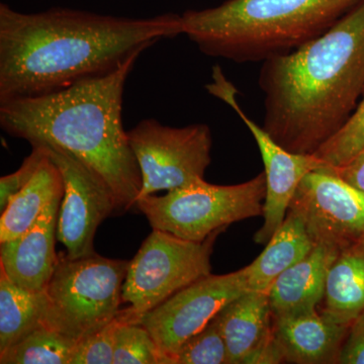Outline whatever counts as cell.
<instances>
[{
  "instance_id": "cell-22",
  "label": "cell",
  "mask_w": 364,
  "mask_h": 364,
  "mask_svg": "<svg viewBox=\"0 0 364 364\" xmlns=\"http://www.w3.org/2000/svg\"><path fill=\"white\" fill-rule=\"evenodd\" d=\"M136 318L134 313L117 329L114 364H168L152 335Z\"/></svg>"
},
{
  "instance_id": "cell-4",
  "label": "cell",
  "mask_w": 364,
  "mask_h": 364,
  "mask_svg": "<svg viewBox=\"0 0 364 364\" xmlns=\"http://www.w3.org/2000/svg\"><path fill=\"white\" fill-rule=\"evenodd\" d=\"M360 1L226 0L182 14V30L208 56L263 62L324 35Z\"/></svg>"
},
{
  "instance_id": "cell-6",
  "label": "cell",
  "mask_w": 364,
  "mask_h": 364,
  "mask_svg": "<svg viewBox=\"0 0 364 364\" xmlns=\"http://www.w3.org/2000/svg\"><path fill=\"white\" fill-rule=\"evenodd\" d=\"M129 262L97 253L79 259L59 257L45 289V325L78 342L109 324L121 312Z\"/></svg>"
},
{
  "instance_id": "cell-2",
  "label": "cell",
  "mask_w": 364,
  "mask_h": 364,
  "mask_svg": "<svg viewBox=\"0 0 364 364\" xmlns=\"http://www.w3.org/2000/svg\"><path fill=\"white\" fill-rule=\"evenodd\" d=\"M262 128L282 148L314 155L364 93V0L317 39L262 62Z\"/></svg>"
},
{
  "instance_id": "cell-3",
  "label": "cell",
  "mask_w": 364,
  "mask_h": 364,
  "mask_svg": "<svg viewBox=\"0 0 364 364\" xmlns=\"http://www.w3.org/2000/svg\"><path fill=\"white\" fill-rule=\"evenodd\" d=\"M141 54L63 90L0 102L2 130L32 146L65 150L85 163L112 189L117 214L136 207L142 189L122 117L124 85Z\"/></svg>"
},
{
  "instance_id": "cell-13",
  "label": "cell",
  "mask_w": 364,
  "mask_h": 364,
  "mask_svg": "<svg viewBox=\"0 0 364 364\" xmlns=\"http://www.w3.org/2000/svg\"><path fill=\"white\" fill-rule=\"evenodd\" d=\"M229 364L282 363L268 293L247 291L218 314Z\"/></svg>"
},
{
  "instance_id": "cell-25",
  "label": "cell",
  "mask_w": 364,
  "mask_h": 364,
  "mask_svg": "<svg viewBox=\"0 0 364 364\" xmlns=\"http://www.w3.org/2000/svg\"><path fill=\"white\" fill-rule=\"evenodd\" d=\"M133 314L128 306L126 310L121 311L109 324L79 340L70 364H114L117 329Z\"/></svg>"
},
{
  "instance_id": "cell-21",
  "label": "cell",
  "mask_w": 364,
  "mask_h": 364,
  "mask_svg": "<svg viewBox=\"0 0 364 364\" xmlns=\"http://www.w3.org/2000/svg\"><path fill=\"white\" fill-rule=\"evenodd\" d=\"M76 340L43 324L0 352L1 364H70Z\"/></svg>"
},
{
  "instance_id": "cell-10",
  "label": "cell",
  "mask_w": 364,
  "mask_h": 364,
  "mask_svg": "<svg viewBox=\"0 0 364 364\" xmlns=\"http://www.w3.org/2000/svg\"><path fill=\"white\" fill-rule=\"evenodd\" d=\"M249 291L246 267L222 275H207L184 287L150 312L138 316L168 359L181 345L203 329L225 306Z\"/></svg>"
},
{
  "instance_id": "cell-23",
  "label": "cell",
  "mask_w": 364,
  "mask_h": 364,
  "mask_svg": "<svg viewBox=\"0 0 364 364\" xmlns=\"http://www.w3.org/2000/svg\"><path fill=\"white\" fill-rule=\"evenodd\" d=\"M364 151V93L347 123L315 153L328 167L343 166Z\"/></svg>"
},
{
  "instance_id": "cell-15",
  "label": "cell",
  "mask_w": 364,
  "mask_h": 364,
  "mask_svg": "<svg viewBox=\"0 0 364 364\" xmlns=\"http://www.w3.org/2000/svg\"><path fill=\"white\" fill-rule=\"evenodd\" d=\"M349 328L318 308L273 317V338L282 363H338Z\"/></svg>"
},
{
  "instance_id": "cell-19",
  "label": "cell",
  "mask_w": 364,
  "mask_h": 364,
  "mask_svg": "<svg viewBox=\"0 0 364 364\" xmlns=\"http://www.w3.org/2000/svg\"><path fill=\"white\" fill-rule=\"evenodd\" d=\"M322 308L328 318L351 325L364 311V252L356 247L339 254L328 272Z\"/></svg>"
},
{
  "instance_id": "cell-20",
  "label": "cell",
  "mask_w": 364,
  "mask_h": 364,
  "mask_svg": "<svg viewBox=\"0 0 364 364\" xmlns=\"http://www.w3.org/2000/svg\"><path fill=\"white\" fill-rule=\"evenodd\" d=\"M45 291H31L16 286L0 269V352L45 324Z\"/></svg>"
},
{
  "instance_id": "cell-27",
  "label": "cell",
  "mask_w": 364,
  "mask_h": 364,
  "mask_svg": "<svg viewBox=\"0 0 364 364\" xmlns=\"http://www.w3.org/2000/svg\"><path fill=\"white\" fill-rule=\"evenodd\" d=\"M338 363L364 364V311L359 314L349 328L340 352Z\"/></svg>"
},
{
  "instance_id": "cell-16",
  "label": "cell",
  "mask_w": 364,
  "mask_h": 364,
  "mask_svg": "<svg viewBox=\"0 0 364 364\" xmlns=\"http://www.w3.org/2000/svg\"><path fill=\"white\" fill-rule=\"evenodd\" d=\"M339 252L315 246L308 256L282 273L268 291L273 317L318 308L328 272Z\"/></svg>"
},
{
  "instance_id": "cell-29",
  "label": "cell",
  "mask_w": 364,
  "mask_h": 364,
  "mask_svg": "<svg viewBox=\"0 0 364 364\" xmlns=\"http://www.w3.org/2000/svg\"><path fill=\"white\" fill-rule=\"evenodd\" d=\"M354 247H356L359 249V250L363 251V252H364V237L363 239H361L360 241L358 242V245L354 246Z\"/></svg>"
},
{
  "instance_id": "cell-24",
  "label": "cell",
  "mask_w": 364,
  "mask_h": 364,
  "mask_svg": "<svg viewBox=\"0 0 364 364\" xmlns=\"http://www.w3.org/2000/svg\"><path fill=\"white\" fill-rule=\"evenodd\" d=\"M173 364H229L226 341L218 315L181 345L174 355Z\"/></svg>"
},
{
  "instance_id": "cell-18",
  "label": "cell",
  "mask_w": 364,
  "mask_h": 364,
  "mask_svg": "<svg viewBox=\"0 0 364 364\" xmlns=\"http://www.w3.org/2000/svg\"><path fill=\"white\" fill-rule=\"evenodd\" d=\"M63 193V176L48 154L33 178L1 213L0 243L13 240L28 231L47 205Z\"/></svg>"
},
{
  "instance_id": "cell-17",
  "label": "cell",
  "mask_w": 364,
  "mask_h": 364,
  "mask_svg": "<svg viewBox=\"0 0 364 364\" xmlns=\"http://www.w3.org/2000/svg\"><path fill=\"white\" fill-rule=\"evenodd\" d=\"M315 248L298 218L287 213L286 220L264 250L246 267L249 291L268 293L273 282L282 273L304 259Z\"/></svg>"
},
{
  "instance_id": "cell-14",
  "label": "cell",
  "mask_w": 364,
  "mask_h": 364,
  "mask_svg": "<svg viewBox=\"0 0 364 364\" xmlns=\"http://www.w3.org/2000/svg\"><path fill=\"white\" fill-rule=\"evenodd\" d=\"M63 195L47 205L28 231L0 243V269L16 286L37 293L51 280L59 260L55 242Z\"/></svg>"
},
{
  "instance_id": "cell-26",
  "label": "cell",
  "mask_w": 364,
  "mask_h": 364,
  "mask_svg": "<svg viewBox=\"0 0 364 364\" xmlns=\"http://www.w3.org/2000/svg\"><path fill=\"white\" fill-rule=\"evenodd\" d=\"M48 154L45 146H33L32 153L23 160L20 168L0 178V212L4 213L14 196L30 182Z\"/></svg>"
},
{
  "instance_id": "cell-8",
  "label": "cell",
  "mask_w": 364,
  "mask_h": 364,
  "mask_svg": "<svg viewBox=\"0 0 364 364\" xmlns=\"http://www.w3.org/2000/svg\"><path fill=\"white\" fill-rule=\"evenodd\" d=\"M128 136L142 176L138 200L205 179L213 144L208 124L173 128L148 119L128 131Z\"/></svg>"
},
{
  "instance_id": "cell-11",
  "label": "cell",
  "mask_w": 364,
  "mask_h": 364,
  "mask_svg": "<svg viewBox=\"0 0 364 364\" xmlns=\"http://www.w3.org/2000/svg\"><path fill=\"white\" fill-rule=\"evenodd\" d=\"M43 146L63 176L57 240L66 248L69 259L93 255L97 253L95 237L98 226L114 213L117 214L116 196L95 172L70 153Z\"/></svg>"
},
{
  "instance_id": "cell-12",
  "label": "cell",
  "mask_w": 364,
  "mask_h": 364,
  "mask_svg": "<svg viewBox=\"0 0 364 364\" xmlns=\"http://www.w3.org/2000/svg\"><path fill=\"white\" fill-rule=\"evenodd\" d=\"M214 80V85L208 87L210 92L233 107L259 148L267 177V196L263 203V225L254 236V241L267 245L286 220L294 193L304 177L314 170L328 166L315 155L296 154L282 148L262 126L244 112L237 102V90L221 72H215Z\"/></svg>"
},
{
  "instance_id": "cell-1",
  "label": "cell",
  "mask_w": 364,
  "mask_h": 364,
  "mask_svg": "<svg viewBox=\"0 0 364 364\" xmlns=\"http://www.w3.org/2000/svg\"><path fill=\"white\" fill-rule=\"evenodd\" d=\"M183 35L181 16H104L54 7L37 14L0 4V102L63 90L104 75L160 40Z\"/></svg>"
},
{
  "instance_id": "cell-7",
  "label": "cell",
  "mask_w": 364,
  "mask_h": 364,
  "mask_svg": "<svg viewBox=\"0 0 364 364\" xmlns=\"http://www.w3.org/2000/svg\"><path fill=\"white\" fill-rule=\"evenodd\" d=\"M217 231L203 242L179 238L153 229L129 262L123 284V304L136 315L150 312L184 287L210 274V256Z\"/></svg>"
},
{
  "instance_id": "cell-5",
  "label": "cell",
  "mask_w": 364,
  "mask_h": 364,
  "mask_svg": "<svg viewBox=\"0 0 364 364\" xmlns=\"http://www.w3.org/2000/svg\"><path fill=\"white\" fill-rule=\"evenodd\" d=\"M267 196L264 171L250 181L233 186L210 184L198 179L162 196L136 200L152 229L186 240L203 242L234 223L262 215Z\"/></svg>"
},
{
  "instance_id": "cell-9",
  "label": "cell",
  "mask_w": 364,
  "mask_h": 364,
  "mask_svg": "<svg viewBox=\"0 0 364 364\" xmlns=\"http://www.w3.org/2000/svg\"><path fill=\"white\" fill-rule=\"evenodd\" d=\"M287 213L298 218L315 246L341 253L364 237V195L329 167L304 177Z\"/></svg>"
},
{
  "instance_id": "cell-28",
  "label": "cell",
  "mask_w": 364,
  "mask_h": 364,
  "mask_svg": "<svg viewBox=\"0 0 364 364\" xmlns=\"http://www.w3.org/2000/svg\"><path fill=\"white\" fill-rule=\"evenodd\" d=\"M329 168L364 195V151L343 166Z\"/></svg>"
}]
</instances>
